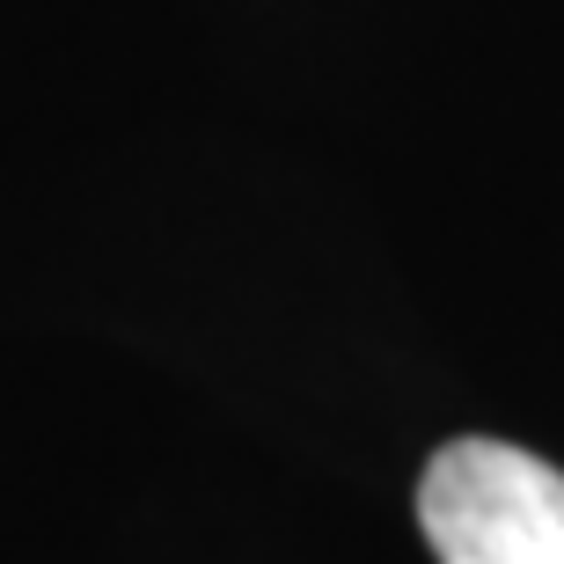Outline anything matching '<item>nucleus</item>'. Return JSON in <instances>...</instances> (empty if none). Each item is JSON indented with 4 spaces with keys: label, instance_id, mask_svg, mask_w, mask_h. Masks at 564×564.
I'll return each mask as SVG.
<instances>
[{
    "label": "nucleus",
    "instance_id": "obj_1",
    "mask_svg": "<svg viewBox=\"0 0 564 564\" xmlns=\"http://www.w3.org/2000/svg\"><path fill=\"white\" fill-rule=\"evenodd\" d=\"M440 564H564V469L513 440H447L419 477Z\"/></svg>",
    "mask_w": 564,
    "mask_h": 564
}]
</instances>
